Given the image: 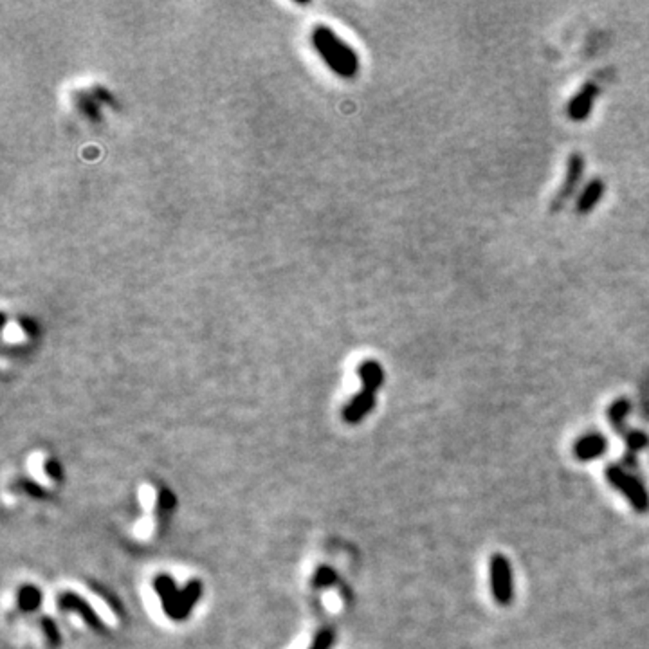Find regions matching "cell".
I'll use <instances>...</instances> for the list:
<instances>
[{"instance_id": "obj_1", "label": "cell", "mask_w": 649, "mask_h": 649, "mask_svg": "<svg viewBox=\"0 0 649 649\" xmlns=\"http://www.w3.org/2000/svg\"><path fill=\"white\" fill-rule=\"evenodd\" d=\"M312 40H314L316 49L320 51L324 62L329 63V67L334 69L340 76L352 78L357 73V54L354 53V49L350 47L349 44H344L343 40L330 30L329 25H314Z\"/></svg>"}, {"instance_id": "obj_2", "label": "cell", "mask_w": 649, "mask_h": 649, "mask_svg": "<svg viewBox=\"0 0 649 649\" xmlns=\"http://www.w3.org/2000/svg\"><path fill=\"white\" fill-rule=\"evenodd\" d=\"M608 480H610L611 484L619 487L622 493L626 495V498L630 499L633 507L637 510H646L649 507V499L648 495H646L644 487L639 484V480L631 478L630 475H626L619 467H610L608 469Z\"/></svg>"}, {"instance_id": "obj_3", "label": "cell", "mask_w": 649, "mask_h": 649, "mask_svg": "<svg viewBox=\"0 0 649 649\" xmlns=\"http://www.w3.org/2000/svg\"><path fill=\"white\" fill-rule=\"evenodd\" d=\"M491 579H493V593L496 601L507 604L512 599V574L509 561L504 556H495L491 561Z\"/></svg>"}, {"instance_id": "obj_4", "label": "cell", "mask_w": 649, "mask_h": 649, "mask_svg": "<svg viewBox=\"0 0 649 649\" xmlns=\"http://www.w3.org/2000/svg\"><path fill=\"white\" fill-rule=\"evenodd\" d=\"M582 174H585V159H582V155L572 154L567 166V179H565V182L561 185L557 195L554 197L552 211H557L561 206H565V202L576 193L577 186H579V182H581L582 179Z\"/></svg>"}, {"instance_id": "obj_5", "label": "cell", "mask_w": 649, "mask_h": 649, "mask_svg": "<svg viewBox=\"0 0 649 649\" xmlns=\"http://www.w3.org/2000/svg\"><path fill=\"white\" fill-rule=\"evenodd\" d=\"M599 96V87L595 83H587L568 103V116L572 121H585L590 116L593 103Z\"/></svg>"}, {"instance_id": "obj_6", "label": "cell", "mask_w": 649, "mask_h": 649, "mask_svg": "<svg viewBox=\"0 0 649 649\" xmlns=\"http://www.w3.org/2000/svg\"><path fill=\"white\" fill-rule=\"evenodd\" d=\"M375 404V392L363 388L359 395H355L350 404L343 410V418L346 422H359L370 412Z\"/></svg>"}, {"instance_id": "obj_7", "label": "cell", "mask_w": 649, "mask_h": 649, "mask_svg": "<svg viewBox=\"0 0 649 649\" xmlns=\"http://www.w3.org/2000/svg\"><path fill=\"white\" fill-rule=\"evenodd\" d=\"M60 604H62L63 610L78 611V613H80L83 619L87 620L88 624L93 626V628H96V630H102V628H103V624L99 622V619H97V615L94 613L93 608H91L87 602L83 601L82 597L76 595V593H73V591L62 593V595H60Z\"/></svg>"}, {"instance_id": "obj_8", "label": "cell", "mask_w": 649, "mask_h": 649, "mask_svg": "<svg viewBox=\"0 0 649 649\" xmlns=\"http://www.w3.org/2000/svg\"><path fill=\"white\" fill-rule=\"evenodd\" d=\"M155 590L163 597V608H165L166 615H170L172 619H175L180 591L175 590V585L172 582V579L168 576H159L155 579Z\"/></svg>"}, {"instance_id": "obj_9", "label": "cell", "mask_w": 649, "mask_h": 649, "mask_svg": "<svg viewBox=\"0 0 649 649\" xmlns=\"http://www.w3.org/2000/svg\"><path fill=\"white\" fill-rule=\"evenodd\" d=\"M602 193H604V185H602L601 179H593L591 182H588V186L582 189L581 197L577 199L576 204V211L579 215H587L590 213L591 209L595 208L599 200H601Z\"/></svg>"}, {"instance_id": "obj_10", "label": "cell", "mask_w": 649, "mask_h": 649, "mask_svg": "<svg viewBox=\"0 0 649 649\" xmlns=\"http://www.w3.org/2000/svg\"><path fill=\"white\" fill-rule=\"evenodd\" d=\"M357 373H359V377H361L363 388L372 390V392H377L379 386H381L384 381L383 368H381V364H379L377 361H373V359L364 361V363L359 366Z\"/></svg>"}, {"instance_id": "obj_11", "label": "cell", "mask_w": 649, "mask_h": 649, "mask_svg": "<svg viewBox=\"0 0 649 649\" xmlns=\"http://www.w3.org/2000/svg\"><path fill=\"white\" fill-rule=\"evenodd\" d=\"M604 447H606V444H604V438H602V436L588 435V436H585V438H581V440L577 442L574 453H576L577 458H581V460H588V458H595V456L601 455L602 451H604Z\"/></svg>"}, {"instance_id": "obj_12", "label": "cell", "mask_w": 649, "mask_h": 649, "mask_svg": "<svg viewBox=\"0 0 649 649\" xmlns=\"http://www.w3.org/2000/svg\"><path fill=\"white\" fill-rule=\"evenodd\" d=\"M200 595V582L199 581H191L185 590L180 591L179 595V604H177V613H175V619H182L189 613L191 610V606L193 602L199 599Z\"/></svg>"}, {"instance_id": "obj_13", "label": "cell", "mask_w": 649, "mask_h": 649, "mask_svg": "<svg viewBox=\"0 0 649 649\" xmlns=\"http://www.w3.org/2000/svg\"><path fill=\"white\" fill-rule=\"evenodd\" d=\"M40 601H42V595H40L38 588L34 587H24L20 590L19 593V604L22 610H34V608H38Z\"/></svg>"}, {"instance_id": "obj_14", "label": "cell", "mask_w": 649, "mask_h": 649, "mask_svg": "<svg viewBox=\"0 0 649 649\" xmlns=\"http://www.w3.org/2000/svg\"><path fill=\"white\" fill-rule=\"evenodd\" d=\"M42 626H44V631H45V635H47V639L51 640V644H54V646L60 644V631L53 620L49 619V617H45V619H42Z\"/></svg>"}, {"instance_id": "obj_15", "label": "cell", "mask_w": 649, "mask_h": 649, "mask_svg": "<svg viewBox=\"0 0 649 649\" xmlns=\"http://www.w3.org/2000/svg\"><path fill=\"white\" fill-rule=\"evenodd\" d=\"M332 582H334V572L330 568H320L318 574H316L314 587H327V585H332Z\"/></svg>"}, {"instance_id": "obj_16", "label": "cell", "mask_w": 649, "mask_h": 649, "mask_svg": "<svg viewBox=\"0 0 649 649\" xmlns=\"http://www.w3.org/2000/svg\"><path fill=\"white\" fill-rule=\"evenodd\" d=\"M330 642H332V633H330V631H323V633L318 635V639H316V642L310 649H329Z\"/></svg>"}, {"instance_id": "obj_17", "label": "cell", "mask_w": 649, "mask_h": 649, "mask_svg": "<svg viewBox=\"0 0 649 649\" xmlns=\"http://www.w3.org/2000/svg\"><path fill=\"white\" fill-rule=\"evenodd\" d=\"M159 505H163V507H165V509H170V507H174L175 505V498H174V495H172L170 491H161V495H159Z\"/></svg>"}, {"instance_id": "obj_18", "label": "cell", "mask_w": 649, "mask_h": 649, "mask_svg": "<svg viewBox=\"0 0 649 649\" xmlns=\"http://www.w3.org/2000/svg\"><path fill=\"white\" fill-rule=\"evenodd\" d=\"M45 471H47L49 476L54 480H60V476H62V469H60L58 462H54V460L49 462V464L45 465Z\"/></svg>"}, {"instance_id": "obj_19", "label": "cell", "mask_w": 649, "mask_h": 649, "mask_svg": "<svg viewBox=\"0 0 649 649\" xmlns=\"http://www.w3.org/2000/svg\"><path fill=\"white\" fill-rule=\"evenodd\" d=\"M24 487H25V491H27V493H31V495L42 496V493H40V487H36L34 484H25Z\"/></svg>"}]
</instances>
